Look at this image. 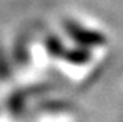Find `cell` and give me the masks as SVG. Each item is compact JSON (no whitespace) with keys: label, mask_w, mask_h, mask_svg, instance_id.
I'll list each match as a JSON object with an SVG mask.
<instances>
[{"label":"cell","mask_w":123,"mask_h":122,"mask_svg":"<svg viewBox=\"0 0 123 122\" xmlns=\"http://www.w3.org/2000/svg\"><path fill=\"white\" fill-rule=\"evenodd\" d=\"M66 31L70 37L78 43L81 47H91V46H101L104 43V37L100 33H95L92 29H86L75 22H69L66 25Z\"/></svg>","instance_id":"6da1fadb"}]
</instances>
